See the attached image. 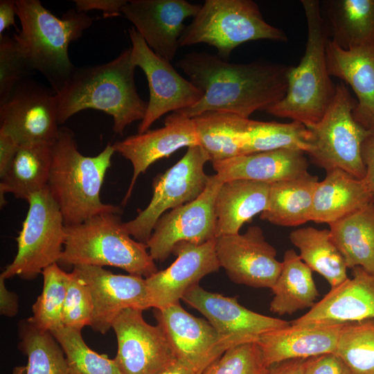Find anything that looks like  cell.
<instances>
[{
    "label": "cell",
    "mask_w": 374,
    "mask_h": 374,
    "mask_svg": "<svg viewBox=\"0 0 374 374\" xmlns=\"http://www.w3.org/2000/svg\"><path fill=\"white\" fill-rule=\"evenodd\" d=\"M176 65L204 92L194 105L177 112L189 118L210 111L249 118L277 103L287 91L290 66L280 64L230 63L206 52H193Z\"/></svg>",
    "instance_id": "6da1fadb"
},
{
    "label": "cell",
    "mask_w": 374,
    "mask_h": 374,
    "mask_svg": "<svg viewBox=\"0 0 374 374\" xmlns=\"http://www.w3.org/2000/svg\"><path fill=\"white\" fill-rule=\"evenodd\" d=\"M135 69L130 48L109 62L76 67L55 93L59 123L88 109L110 115L113 131L118 134H122L132 123L141 121L148 102L138 93Z\"/></svg>",
    "instance_id": "7a4b0ae2"
},
{
    "label": "cell",
    "mask_w": 374,
    "mask_h": 374,
    "mask_svg": "<svg viewBox=\"0 0 374 374\" xmlns=\"http://www.w3.org/2000/svg\"><path fill=\"white\" fill-rule=\"evenodd\" d=\"M115 151L108 143L94 157L82 154L73 132L60 127L53 143L48 188L57 204L66 226L80 224L94 215L121 212L119 206L104 204L100 193Z\"/></svg>",
    "instance_id": "3957f363"
},
{
    "label": "cell",
    "mask_w": 374,
    "mask_h": 374,
    "mask_svg": "<svg viewBox=\"0 0 374 374\" xmlns=\"http://www.w3.org/2000/svg\"><path fill=\"white\" fill-rule=\"evenodd\" d=\"M16 3L21 30L13 36L30 69L43 75L56 93L76 68L69 56V44L82 36L93 19L75 8L57 17L39 0H16Z\"/></svg>",
    "instance_id": "277c9868"
},
{
    "label": "cell",
    "mask_w": 374,
    "mask_h": 374,
    "mask_svg": "<svg viewBox=\"0 0 374 374\" xmlns=\"http://www.w3.org/2000/svg\"><path fill=\"white\" fill-rule=\"evenodd\" d=\"M301 3L308 28L305 53L297 66L289 67L283 98L265 112L300 122L308 127L324 115L335 98L336 84L327 68L326 49L329 37L320 1L301 0Z\"/></svg>",
    "instance_id": "5b68a950"
},
{
    "label": "cell",
    "mask_w": 374,
    "mask_h": 374,
    "mask_svg": "<svg viewBox=\"0 0 374 374\" xmlns=\"http://www.w3.org/2000/svg\"><path fill=\"white\" fill-rule=\"evenodd\" d=\"M121 212H107L65 226L63 251L58 263L112 266L145 277L158 269L145 243L133 239L123 226Z\"/></svg>",
    "instance_id": "8992f818"
},
{
    "label": "cell",
    "mask_w": 374,
    "mask_h": 374,
    "mask_svg": "<svg viewBox=\"0 0 374 374\" xmlns=\"http://www.w3.org/2000/svg\"><path fill=\"white\" fill-rule=\"evenodd\" d=\"M258 39L285 42L287 37L264 19L251 0H206L184 30L179 46L207 44L227 61L239 45Z\"/></svg>",
    "instance_id": "52a82bcc"
},
{
    "label": "cell",
    "mask_w": 374,
    "mask_h": 374,
    "mask_svg": "<svg viewBox=\"0 0 374 374\" xmlns=\"http://www.w3.org/2000/svg\"><path fill=\"white\" fill-rule=\"evenodd\" d=\"M356 103L344 83L336 84L335 98L321 119L308 127L312 133V149L308 154L314 165L326 172L340 169L364 179L362 147L373 131L355 119Z\"/></svg>",
    "instance_id": "ba28073f"
},
{
    "label": "cell",
    "mask_w": 374,
    "mask_h": 374,
    "mask_svg": "<svg viewBox=\"0 0 374 374\" xmlns=\"http://www.w3.org/2000/svg\"><path fill=\"white\" fill-rule=\"evenodd\" d=\"M28 202V213L17 238V254L0 275L5 279L15 276L33 279L58 263L63 251L65 225L48 187L33 193Z\"/></svg>",
    "instance_id": "9c48e42d"
},
{
    "label": "cell",
    "mask_w": 374,
    "mask_h": 374,
    "mask_svg": "<svg viewBox=\"0 0 374 374\" xmlns=\"http://www.w3.org/2000/svg\"><path fill=\"white\" fill-rule=\"evenodd\" d=\"M207 161H210L209 158L199 145L188 147L178 162L154 178L152 197L148 206L133 220L123 222L127 233L146 244L157 221L167 210L197 198L210 178L204 171Z\"/></svg>",
    "instance_id": "30bf717a"
},
{
    "label": "cell",
    "mask_w": 374,
    "mask_h": 374,
    "mask_svg": "<svg viewBox=\"0 0 374 374\" xmlns=\"http://www.w3.org/2000/svg\"><path fill=\"white\" fill-rule=\"evenodd\" d=\"M128 34L132 63L144 72L150 90L146 113L138 127V133L141 134L164 114L192 107L204 92L181 75L170 62L155 54L133 26Z\"/></svg>",
    "instance_id": "8fae6325"
},
{
    "label": "cell",
    "mask_w": 374,
    "mask_h": 374,
    "mask_svg": "<svg viewBox=\"0 0 374 374\" xmlns=\"http://www.w3.org/2000/svg\"><path fill=\"white\" fill-rule=\"evenodd\" d=\"M59 125L55 93L29 78L0 104V130L19 145L53 143Z\"/></svg>",
    "instance_id": "7c38bea8"
},
{
    "label": "cell",
    "mask_w": 374,
    "mask_h": 374,
    "mask_svg": "<svg viewBox=\"0 0 374 374\" xmlns=\"http://www.w3.org/2000/svg\"><path fill=\"white\" fill-rule=\"evenodd\" d=\"M223 181L215 174L195 199L163 213L146 242L152 259L166 260L180 242L200 244L217 238L215 200Z\"/></svg>",
    "instance_id": "4fadbf2b"
},
{
    "label": "cell",
    "mask_w": 374,
    "mask_h": 374,
    "mask_svg": "<svg viewBox=\"0 0 374 374\" xmlns=\"http://www.w3.org/2000/svg\"><path fill=\"white\" fill-rule=\"evenodd\" d=\"M112 328L118 344L114 359L121 374H159L177 361L163 329L148 323L143 310L125 309Z\"/></svg>",
    "instance_id": "5bb4252c"
},
{
    "label": "cell",
    "mask_w": 374,
    "mask_h": 374,
    "mask_svg": "<svg viewBox=\"0 0 374 374\" xmlns=\"http://www.w3.org/2000/svg\"><path fill=\"white\" fill-rule=\"evenodd\" d=\"M215 251L220 267L238 284L271 289L282 269L276 249L258 226H249L242 234L217 238Z\"/></svg>",
    "instance_id": "9a60e30c"
},
{
    "label": "cell",
    "mask_w": 374,
    "mask_h": 374,
    "mask_svg": "<svg viewBox=\"0 0 374 374\" xmlns=\"http://www.w3.org/2000/svg\"><path fill=\"white\" fill-rule=\"evenodd\" d=\"M182 300L202 314L232 347L256 342L262 335L290 324V321L263 315L241 305L236 298L205 290L196 285Z\"/></svg>",
    "instance_id": "2e32d148"
},
{
    "label": "cell",
    "mask_w": 374,
    "mask_h": 374,
    "mask_svg": "<svg viewBox=\"0 0 374 374\" xmlns=\"http://www.w3.org/2000/svg\"><path fill=\"white\" fill-rule=\"evenodd\" d=\"M87 285L93 301L90 327L105 334L114 319L128 308L141 310L152 308L145 278L116 274L102 267L78 265L73 267Z\"/></svg>",
    "instance_id": "e0dca14e"
},
{
    "label": "cell",
    "mask_w": 374,
    "mask_h": 374,
    "mask_svg": "<svg viewBox=\"0 0 374 374\" xmlns=\"http://www.w3.org/2000/svg\"><path fill=\"white\" fill-rule=\"evenodd\" d=\"M157 324L164 331L177 359L197 374L232 346L203 319L186 311L180 303L154 309Z\"/></svg>",
    "instance_id": "ac0fdd59"
},
{
    "label": "cell",
    "mask_w": 374,
    "mask_h": 374,
    "mask_svg": "<svg viewBox=\"0 0 374 374\" xmlns=\"http://www.w3.org/2000/svg\"><path fill=\"white\" fill-rule=\"evenodd\" d=\"M201 5L185 0H130L121 13L134 25L150 48L170 62L177 54L186 26Z\"/></svg>",
    "instance_id": "d6986e66"
},
{
    "label": "cell",
    "mask_w": 374,
    "mask_h": 374,
    "mask_svg": "<svg viewBox=\"0 0 374 374\" xmlns=\"http://www.w3.org/2000/svg\"><path fill=\"white\" fill-rule=\"evenodd\" d=\"M215 242L216 238L200 244L180 242L175 246L176 260L145 278L152 308L161 309L179 303L202 278L219 270Z\"/></svg>",
    "instance_id": "ffe728a7"
},
{
    "label": "cell",
    "mask_w": 374,
    "mask_h": 374,
    "mask_svg": "<svg viewBox=\"0 0 374 374\" xmlns=\"http://www.w3.org/2000/svg\"><path fill=\"white\" fill-rule=\"evenodd\" d=\"M196 145L197 138L192 118L179 112L168 114L162 127L137 133L112 144L115 152L129 160L133 167V175L123 204L130 197L140 174L152 163L168 157L180 148Z\"/></svg>",
    "instance_id": "44dd1931"
},
{
    "label": "cell",
    "mask_w": 374,
    "mask_h": 374,
    "mask_svg": "<svg viewBox=\"0 0 374 374\" xmlns=\"http://www.w3.org/2000/svg\"><path fill=\"white\" fill-rule=\"evenodd\" d=\"M353 278L330 290L294 325L342 324L374 318V274L361 267L352 269Z\"/></svg>",
    "instance_id": "7402d4cb"
},
{
    "label": "cell",
    "mask_w": 374,
    "mask_h": 374,
    "mask_svg": "<svg viewBox=\"0 0 374 374\" xmlns=\"http://www.w3.org/2000/svg\"><path fill=\"white\" fill-rule=\"evenodd\" d=\"M344 325L290 323L262 335L256 343L270 367L286 360L335 353Z\"/></svg>",
    "instance_id": "603a6c76"
},
{
    "label": "cell",
    "mask_w": 374,
    "mask_h": 374,
    "mask_svg": "<svg viewBox=\"0 0 374 374\" xmlns=\"http://www.w3.org/2000/svg\"><path fill=\"white\" fill-rule=\"evenodd\" d=\"M326 64L330 76L350 85L357 97L353 116L368 130H374V48L343 49L328 39Z\"/></svg>",
    "instance_id": "cb8c5ba5"
},
{
    "label": "cell",
    "mask_w": 374,
    "mask_h": 374,
    "mask_svg": "<svg viewBox=\"0 0 374 374\" xmlns=\"http://www.w3.org/2000/svg\"><path fill=\"white\" fill-rule=\"evenodd\" d=\"M305 154L300 150L280 149L241 154L212 164L223 182L247 179L273 184L307 174L309 164Z\"/></svg>",
    "instance_id": "d4e9b609"
},
{
    "label": "cell",
    "mask_w": 374,
    "mask_h": 374,
    "mask_svg": "<svg viewBox=\"0 0 374 374\" xmlns=\"http://www.w3.org/2000/svg\"><path fill=\"white\" fill-rule=\"evenodd\" d=\"M271 184L247 179L222 183L215 200V235L236 234L267 206Z\"/></svg>",
    "instance_id": "484cf974"
},
{
    "label": "cell",
    "mask_w": 374,
    "mask_h": 374,
    "mask_svg": "<svg viewBox=\"0 0 374 374\" xmlns=\"http://www.w3.org/2000/svg\"><path fill=\"white\" fill-rule=\"evenodd\" d=\"M371 203V195L364 179L340 169L331 170L314 190L311 221L330 224Z\"/></svg>",
    "instance_id": "4316f807"
},
{
    "label": "cell",
    "mask_w": 374,
    "mask_h": 374,
    "mask_svg": "<svg viewBox=\"0 0 374 374\" xmlns=\"http://www.w3.org/2000/svg\"><path fill=\"white\" fill-rule=\"evenodd\" d=\"M320 10L329 39L340 48H374V0H323Z\"/></svg>",
    "instance_id": "83f0119b"
},
{
    "label": "cell",
    "mask_w": 374,
    "mask_h": 374,
    "mask_svg": "<svg viewBox=\"0 0 374 374\" xmlns=\"http://www.w3.org/2000/svg\"><path fill=\"white\" fill-rule=\"evenodd\" d=\"M53 155V143H32L19 145L12 161L0 176L1 207L5 194L27 200L48 186Z\"/></svg>",
    "instance_id": "f1b7e54d"
},
{
    "label": "cell",
    "mask_w": 374,
    "mask_h": 374,
    "mask_svg": "<svg viewBox=\"0 0 374 374\" xmlns=\"http://www.w3.org/2000/svg\"><path fill=\"white\" fill-rule=\"evenodd\" d=\"M318 177L308 172L296 179L271 184L267 206L260 219L280 226H297L311 221Z\"/></svg>",
    "instance_id": "f546056e"
},
{
    "label": "cell",
    "mask_w": 374,
    "mask_h": 374,
    "mask_svg": "<svg viewBox=\"0 0 374 374\" xmlns=\"http://www.w3.org/2000/svg\"><path fill=\"white\" fill-rule=\"evenodd\" d=\"M199 145L212 163L242 154L250 118L221 111H210L191 118Z\"/></svg>",
    "instance_id": "4dcf8cb0"
},
{
    "label": "cell",
    "mask_w": 374,
    "mask_h": 374,
    "mask_svg": "<svg viewBox=\"0 0 374 374\" xmlns=\"http://www.w3.org/2000/svg\"><path fill=\"white\" fill-rule=\"evenodd\" d=\"M328 225L331 239L347 267H361L374 274V204Z\"/></svg>",
    "instance_id": "1f68e13d"
},
{
    "label": "cell",
    "mask_w": 374,
    "mask_h": 374,
    "mask_svg": "<svg viewBox=\"0 0 374 374\" xmlns=\"http://www.w3.org/2000/svg\"><path fill=\"white\" fill-rule=\"evenodd\" d=\"M271 290L274 297L269 309L278 315L311 308L319 296L312 271L294 249L285 251L280 273Z\"/></svg>",
    "instance_id": "d6a6232c"
},
{
    "label": "cell",
    "mask_w": 374,
    "mask_h": 374,
    "mask_svg": "<svg viewBox=\"0 0 374 374\" xmlns=\"http://www.w3.org/2000/svg\"><path fill=\"white\" fill-rule=\"evenodd\" d=\"M290 242L311 270L321 275L334 288L348 278L345 260L331 239L329 229L307 226L292 231Z\"/></svg>",
    "instance_id": "836d02e7"
},
{
    "label": "cell",
    "mask_w": 374,
    "mask_h": 374,
    "mask_svg": "<svg viewBox=\"0 0 374 374\" xmlns=\"http://www.w3.org/2000/svg\"><path fill=\"white\" fill-rule=\"evenodd\" d=\"M280 149L296 150L308 154L312 133L300 122H265L250 120L244 134L242 154Z\"/></svg>",
    "instance_id": "e575fe53"
},
{
    "label": "cell",
    "mask_w": 374,
    "mask_h": 374,
    "mask_svg": "<svg viewBox=\"0 0 374 374\" xmlns=\"http://www.w3.org/2000/svg\"><path fill=\"white\" fill-rule=\"evenodd\" d=\"M19 349L27 356L26 374H71L64 353L50 331L28 319L19 323Z\"/></svg>",
    "instance_id": "d590c367"
},
{
    "label": "cell",
    "mask_w": 374,
    "mask_h": 374,
    "mask_svg": "<svg viewBox=\"0 0 374 374\" xmlns=\"http://www.w3.org/2000/svg\"><path fill=\"white\" fill-rule=\"evenodd\" d=\"M335 353L351 374H374V318L344 323Z\"/></svg>",
    "instance_id": "8d00e7d4"
},
{
    "label": "cell",
    "mask_w": 374,
    "mask_h": 374,
    "mask_svg": "<svg viewBox=\"0 0 374 374\" xmlns=\"http://www.w3.org/2000/svg\"><path fill=\"white\" fill-rule=\"evenodd\" d=\"M68 273L61 269L58 263L42 271V292L32 307L33 316L28 318L37 328L51 332L63 326Z\"/></svg>",
    "instance_id": "74e56055"
},
{
    "label": "cell",
    "mask_w": 374,
    "mask_h": 374,
    "mask_svg": "<svg viewBox=\"0 0 374 374\" xmlns=\"http://www.w3.org/2000/svg\"><path fill=\"white\" fill-rule=\"evenodd\" d=\"M51 332L64 353L71 374H121L114 358L87 345L81 330L62 326Z\"/></svg>",
    "instance_id": "f35d334b"
},
{
    "label": "cell",
    "mask_w": 374,
    "mask_h": 374,
    "mask_svg": "<svg viewBox=\"0 0 374 374\" xmlns=\"http://www.w3.org/2000/svg\"><path fill=\"white\" fill-rule=\"evenodd\" d=\"M269 368L257 343L250 342L229 348L202 374H268Z\"/></svg>",
    "instance_id": "ab89813d"
},
{
    "label": "cell",
    "mask_w": 374,
    "mask_h": 374,
    "mask_svg": "<svg viewBox=\"0 0 374 374\" xmlns=\"http://www.w3.org/2000/svg\"><path fill=\"white\" fill-rule=\"evenodd\" d=\"M33 71L14 36H0V104Z\"/></svg>",
    "instance_id": "60d3db41"
},
{
    "label": "cell",
    "mask_w": 374,
    "mask_h": 374,
    "mask_svg": "<svg viewBox=\"0 0 374 374\" xmlns=\"http://www.w3.org/2000/svg\"><path fill=\"white\" fill-rule=\"evenodd\" d=\"M93 301L86 283L73 270L68 273L63 308V326L82 330L90 326Z\"/></svg>",
    "instance_id": "b9f144b4"
},
{
    "label": "cell",
    "mask_w": 374,
    "mask_h": 374,
    "mask_svg": "<svg viewBox=\"0 0 374 374\" xmlns=\"http://www.w3.org/2000/svg\"><path fill=\"white\" fill-rule=\"evenodd\" d=\"M303 374H351V372L337 354L329 353L304 359Z\"/></svg>",
    "instance_id": "7bdbcfd3"
},
{
    "label": "cell",
    "mask_w": 374,
    "mask_h": 374,
    "mask_svg": "<svg viewBox=\"0 0 374 374\" xmlns=\"http://www.w3.org/2000/svg\"><path fill=\"white\" fill-rule=\"evenodd\" d=\"M75 10L80 12L90 10L103 11L107 16L121 15L122 8L127 3L125 0H75Z\"/></svg>",
    "instance_id": "ee69618b"
},
{
    "label": "cell",
    "mask_w": 374,
    "mask_h": 374,
    "mask_svg": "<svg viewBox=\"0 0 374 374\" xmlns=\"http://www.w3.org/2000/svg\"><path fill=\"white\" fill-rule=\"evenodd\" d=\"M362 157L366 170L365 181L374 204V131L366 139L362 147Z\"/></svg>",
    "instance_id": "f6af8a7d"
},
{
    "label": "cell",
    "mask_w": 374,
    "mask_h": 374,
    "mask_svg": "<svg viewBox=\"0 0 374 374\" xmlns=\"http://www.w3.org/2000/svg\"><path fill=\"white\" fill-rule=\"evenodd\" d=\"M19 146L10 135L0 130V176L12 161Z\"/></svg>",
    "instance_id": "bcb514c9"
},
{
    "label": "cell",
    "mask_w": 374,
    "mask_h": 374,
    "mask_svg": "<svg viewBox=\"0 0 374 374\" xmlns=\"http://www.w3.org/2000/svg\"><path fill=\"white\" fill-rule=\"evenodd\" d=\"M5 278L0 276V313L6 317H14L18 312L17 295L8 290Z\"/></svg>",
    "instance_id": "7dc6e473"
},
{
    "label": "cell",
    "mask_w": 374,
    "mask_h": 374,
    "mask_svg": "<svg viewBox=\"0 0 374 374\" xmlns=\"http://www.w3.org/2000/svg\"><path fill=\"white\" fill-rule=\"evenodd\" d=\"M17 17L16 0L0 1V36L3 31L11 26L15 25V17Z\"/></svg>",
    "instance_id": "c3c4849f"
},
{
    "label": "cell",
    "mask_w": 374,
    "mask_h": 374,
    "mask_svg": "<svg viewBox=\"0 0 374 374\" xmlns=\"http://www.w3.org/2000/svg\"><path fill=\"white\" fill-rule=\"evenodd\" d=\"M303 359L286 360L270 366L268 374H303Z\"/></svg>",
    "instance_id": "681fc988"
},
{
    "label": "cell",
    "mask_w": 374,
    "mask_h": 374,
    "mask_svg": "<svg viewBox=\"0 0 374 374\" xmlns=\"http://www.w3.org/2000/svg\"><path fill=\"white\" fill-rule=\"evenodd\" d=\"M159 374H197L189 366L177 359L172 365Z\"/></svg>",
    "instance_id": "f907efd6"
}]
</instances>
